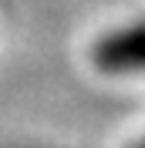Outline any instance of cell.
I'll use <instances>...</instances> for the list:
<instances>
[{"label":"cell","instance_id":"cell-1","mask_svg":"<svg viewBox=\"0 0 145 148\" xmlns=\"http://www.w3.org/2000/svg\"><path fill=\"white\" fill-rule=\"evenodd\" d=\"M91 64L101 74H142L145 71V20L108 30L91 47Z\"/></svg>","mask_w":145,"mask_h":148},{"label":"cell","instance_id":"cell-2","mask_svg":"<svg viewBox=\"0 0 145 148\" xmlns=\"http://www.w3.org/2000/svg\"><path fill=\"white\" fill-rule=\"evenodd\" d=\"M138 148H145V141H142V145H138Z\"/></svg>","mask_w":145,"mask_h":148}]
</instances>
